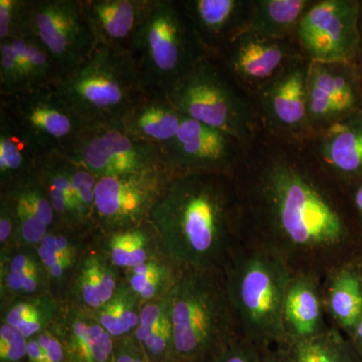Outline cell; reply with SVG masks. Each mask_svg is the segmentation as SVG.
Returning <instances> with one entry per match:
<instances>
[{"instance_id": "1", "label": "cell", "mask_w": 362, "mask_h": 362, "mask_svg": "<svg viewBox=\"0 0 362 362\" xmlns=\"http://www.w3.org/2000/svg\"><path fill=\"white\" fill-rule=\"evenodd\" d=\"M233 177L244 237L281 246V257L327 255L349 242L354 213L346 194L306 139L259 128Z\"/></svg>"}, {"instance_id": "2", "label": "cell", "mask_w": 362, "mask_h": 362, "mask_svg": "<svg viewBox=\"0 0 362 362\" xmlns=\"http://www.w3.org/2000/svg\"><path fill=\"white\" fill-rule=\"evenodd\" d=\"M149 221L162 252L183 270L223 272L244 237L235 180L218 173L175 176Z\"/></svg>"}, {"instance_id": "3", "label": "cell", "mask_w": 362, "mask_h": 362, "mask_svg": "<svg viewBox=\"0 0 362 362\" xmlns=\"http://www.w3.org/2000/svg\"><path fill=\"white\" fill-rule=\"evenodd\" d=\"M293 274L278 252H233L223 270L228 301L240 334L261 350L284 342L283 306Z\"/></svg>"}, {"instance_id": "4", "label": "cell", "mask_w": 362, "mask_h": 362, "mask_svg": "<svg viewBox=\"0 0 362 362\" xmlns=\"http://www.w3.org/2000/svg\"><path fill=\"white\" fill-rule=\"evenodd\" d=\"M173 359L209 362L238 334L223 272L185 270L169 294Z\"/></svg>"}, {"instance_id": "5", "label": "cell", "mask_w": 362, "mask_h": 362, "mask_svg": "<svg viewBox=\"0 0 362 362\" xmlns=\"http://www.w3.org/2000/svg\"><path fill=\"white\" fill-rule=\"evenodd\" d=\"M129 52L145 90L168 96L206 57L182 0H153Z\"/></svg>"}, {"instance_id": "6", "label": "cell", "mask_w": 362, "mask_h": 362, "mask_svg": "<svg viewBox=\"0 0 362 362\" xmlns=\"http://www.w3.org/2000/svg\"><path fill=\"white\" fill-rule=\"evenodd\" d=\"M54 88L86 125L119 122L146 92L130 52L102 44Z\"/></svg>"}, {"instance_id": "7", "label": "cell", "mask_w": 362, "mask_h": 362, "mask_svg": "<svg viewBox=\"0 0 362 362\" xmlns=\"http://www.w3.org/2000/svg\"><path fill=\"white\" fill-rule=\"evenodd\" d=\"M169 98L187 118L225 131L246 146L262 127L251 95L214 59H202Z\"/></svg>"}, {"instance_id": "8", "label": "cell", "mask_w": 362, "mask_h": 362, "mask_svg": "<svg viewBox=\"0 0 362 362\" xmlns=\"http://www.w3.org/2000/svg\"><path fill=\"white\" fill-rule=\"evenodd\" d=\"M59 156L99 178L139 173L164 165L160 147L137 141L119 122L86 125Z\"/></svg>"}, {"instance_id": "9", "label": "cell", "mask_w": 362, "mask_h": 362, "mask_svg": "<svg viewBox=\"0 0 362 362\" xmlns=\"http://www.w3.org/2000/svg\"><path fill=\"white\" fill-rule=\"evenodd\" d=\"M175 177L164 165L98 180L95 232L106 233L141 225Z\"/></svg>"}, {"instance_id": "10", "label": "cell", "mask_w": 362, "mask_h": 362, "mask_svg": "<svg viewBox=\"0 0 362 362\" xmlns=\"http://www.w3.org/2000/svg\"><path fill=\"white\" fill-rule=\"evenodd\" d=\"M359 0H313L296 30L312 63L352 62L359 44Z\"/></svg>"}, {"instance_id": "11", "label": "cell", "mask_w": 362, "mask_h": 362, "mask_svg": "<svg viewBox=\"0 0 362 362\" xmlns=\"http://www.w3.org/2000/svg\"><path fill=\"white\" fill-rule=\"evenodd\" d=\"M32 26L59 78L84 63L98 45L82 0H33Z\"/></svg>"}, {"instance_id": "12", "label": "cell", "mask_w": 362, "mask_h": 362, "mask_svg": "<svg viewBox=\"0 0 362 362\" xmlns=\"http://www.w3.org/2000/svg\"><path fill=\"white\" fill-rule=\"evenodd\" d=\"M246 149L235 136L187 117L175 138L162 147V156L173 176L199 173L233 176Z\"/></svg>"}, {"instance_id": "13", "label": "cell", "mask_w": 362, "mask_h": 362, "mask_svg": "<svg viewBox=\"0 0 362 362\" xmlns=\"http://www.w3.org/2000/svg\"><path fill=\"white\" fill-rule=\"evenodd\" d=\"M4 109L47 156L66 148L86 124L59 97L54 86L28 88L0 96Z\"/></svg>"}, {"instance_id": "14", "label": "cell", "mask_w": 362, "mask_h": 362, "mask_svg": "<svg viewBox=\"0 0 362 362\" xmlns=\"http://www.w3.org/2000/svg\"><path fill=\"white\" fill-rule=\"evenodd\" d=\"M310 64L305 57L295 59L252 95L262 127L268 132L298 139L310 135L307 96Z\"/></svg>"}, {"instance_id": "15", "label": "cell", "mask_w": 362, "mask_h": 362, "mask_svg": "<svg viewBox=\"0 0 362 362\" xmlns=\"http://www.w3.org/2000/svg\"><path fill=\"white\" fill-rule=\"evenodd\" d=\"M310 135L362 109V83L352 62L312 63L307 82Z\"/></svg>"}, {"instance_id": "16", "label": "cell", "mask_w": 362, "mask_h": 362, "mask_svg": "<svg viewBox=\"0 0 362 362\" xmlns=\"http://www.w3.org/2000/svg\"><path fill=\"white\" fill-rule=\"evenodd\" d=\"M302 57L304 54L296 37L270 40L245 32L214 59L252 96L290 63Z\"/></svg>"}, {"instance_id": "17", "label": "cell", "mask_w": 362, "mask_h": 362, "mask_svg": "<svg viewBox=\"0 0 362 362\" xmlns=\"http://www.w3.org/2000/svg\"><path fill=\"white\" fill-rule=\"evenodd\" d=\"M207 58L216 59L247 32L252 0H182Z\"/></svg>"}, {"instance_id": "18", "label": "cell", "mask_w": 362, "mask_h": 362, "mask_svg": "<svg viewBox=\"0 0 362 362\" xmlns=\"http://www.w3.org/2000/svg\"><path fill=\"white\" fill-rule=\"evenodd\" d=\"M306 140L326 173L342 187L362 175V109Z\"/></svg>"}, {"instance_id": "19", "label": "cell", "mask_w": 362, "mask_h": 362, "mask_svg": "<svg viewBox=\"0 0 362 362\" xmlns=\"http://www.w3.org/2000/svg\"><path fill=\"white\" fill-rule=\"evenodd\" d=\"M152 4L153 0H82L98 44L127 52Z\"/></svg>"}, {"instance_id": "20", "label": "cell", "mask_w": 362, "mask_h": 362, "mask_svg": "<svg viewBox=\"0 0 362 362\" xmlns=\"http://www.w3.org/2000/svg\"><path fill=\"white\" fill-rule=\"evenodd\" d=\"M185 118L168 95L144 92L126 110L119 124L133 139L162 149L175 138Z\"/></svg>"}, {"instance_id": "21", "label": "cell", "mask_w": 362, "mask_h": 362, "mask_svg": "<svg viewBox=\"0 0 362 362\" xmlns=\"http://www.w3.org/2000/svg\"><path fill=\"white\" fill-rule=\"evenodd\" d=\"M123 280V274L92 242L71 278L65 305L96 313L118 292Z\"/></svg>"}, {"instance_id": "22", "label": "cell", "mask_w": 362, "mask_h": 362, "mask_svg": "<svg viewBox=\"0 0 362 362\" xmlns=\"http://www.w3.org/2000/svg\"><path fill=\"white\" fill-rule=\"evenodd\" d=\"M16 214L20 246H35L56 226V216L39 173L0 188Z\"/></svg>"}, {"instance_id": "23", "label": "cell", "mask_w": 362, "mask_h": 362, "mask_svg": "<svg viewBox=\"0 0 362 362\" xmlns=\"http://www.w3.org/2000/svg\"><path fill=\"white\" fill-rule=\"evenodd\" d=\"M324 311V296L316 278L307 273L293 275L283 306L284 342L312 337L327 329Z\"/></svg>"}, {"instance_id": "24", "label": "cell", "mask_w": 362, "mask_h": 362, "mask_svg": "<svg viewBox=\"0 0 362 362\" xmlns=\"http://www.w3.org/2000/svg\"><path fill=\"white\" fill-rule=\"evenodd\" d=\"M51 293L49 274L37 247L21 246L0 256V304Z\"/></svg>"}, {"instance_id": "25", "label": "cell", "mask_w": 362, "mask_h": 362, "mask_svg": "<svg viewBox=\"0 0 362 362\" xmlns=\"http://www.w3.org/2000/svg\"><path fill=\"white\" fill-rule=\"evenodd\" d=\"M93 242L112 265L122 274L164 255L158 233L149 220L123 230L95 232Z\"/></svg>"}, {"instance_id": "26", "label": "cell", "mask_w": 362, "mask_h": 362, "mask_svg": "<svg viewBox=\"0 0 362 362\" xmlns=\"http://www.w3.org/2000/svg\"><path fill=\"white\" fill-rule=\"evenodd\" d=\"M69 362H111L115 340L89 312L65 305L61 320Z\"/></svg>"}, {"instance_id": "27", "label": "cell", "mask_w": 362, "mask_h": 362, "mask_svg": "<svg viewBox=\"0 0 362 362\" xmlns=\"http://www.w3.org/2000/svg\"><path fill=\"white\" fill-rule=\"evenodd\" d=\"M47 154L0 108V188L39 173Z\"/></svg>"}, {"instance_id": "28", "label": "cell", "mask_w": 362, "mask_h": 362, "mask_svg": "<svg viewBox=\"0 0 362 362\" xmlns=\"http://www.w3.org/2000/svg\"><path fill=\"white\" fill-rule=\"evenodd\" d=\"M324 303L333 320L349 337L362 315L361 268L343 265L331 272Z\"/></svg>"}, {"instance_id": "29", "label": "cell", "mask_w": 362, "mask_h": 362, "mask_svg": "<svg viewBox=\"0 0 362 362\" xmlns=\"http://www.w3.org/2000/svg\"><path fill=\"white\" fill-rule=\"evenodd\" d=\"M313 0H252L247 32L270 40L294 39Z\"/></svg>"}, {"instance_id": "30", "label": "cell", "mask_w": 362, "mask_h": 362, "mask_svg": "<svg viewBox=\"0 0 362 362\" xmlns=\"http://www.w3.org/2000/svg\"><path fill=\"white\" fill-rule=\"evenodd\" d=\"M39 175L54 209L56 225L95 233L84 225L78 213L68 159L59 154L47 156L39 170Z\"/></svg>"}, {"instance_id": "31", "label": "cell", "mask_w": 362, "mask_h": 362, "mask_svg": "<svg viewBox=\"0 0 362 362\" xmlns=\"http://www.w3.org/2000/svg\"><path fill=\"white\" fill-rule=\"evenodd\" d=\"M64 307L52 293L18 298L0 304V322L8 324L30 339L59 322Z\"/></svg>"}, {"instance_id": "32", "label": "cell", "mask_w": 362, "mask_h": 362, "mask_svg": "<svg viewBox=\"0 0 362 362\" xmlns=\"http://www.w3.org/2000/svg\"><path fill=\"white\" fill-rule=\"evenodd\" d=\"M288 362H362L349 339L327 328L304 339L290 340L278 346Z\"/></svg>"}, {"instance_id": "33", "label": "cell", "mask_w": 362, "mask_h": 362, "mask_svg": "<svg viewBox=\"0 0 362 362\" xmlns=\"http://www.w3.org/2000/svg\"><path fill=\"white\" fill-rule=\"evenodd\" d=\"M183 271L165 255H160L126 271L123 278L125 284L143 304L170 294Z\"/></svg>"}, {"instance_id": "34", "label": "cell", "mask_w": 362, "mask_h": 362, "mask_svg": "<svg viewBox=\"0 0 362 362\" xmlns=\"http://www.w3.org/2000/svg\"><path fill=\"white\" fill-rule=\"evenodd\" d=\"M142 302L125 282L108 303L93 314L115 341L133 337L141 313Z\"/></svg>"}, {"instance_id": "35", "label": "cell", "mask_w": 362, "mask_h": 362, "mask_svg": "<svg viewBox=\"0 0 362 362\" xmlns=\"http://www.w3.org/2000/svg\"><path fill=\"white\" fill-rule=\"evenodd\" d=\"M20 52L28 78V88L54 86L59 80V71L49 52L33 35L13 40Z\"/></svg>"}, {"instance_id": "36", "label": "cell", "mask_w": 362, "mask_h": 362, "mask_svg": "<svg viewBox=\"0 0 362 362\" xmlns=\"http://www.w3.org/2000/svg\"><path fill=\"white\" fill-rule=\"evenodd\" d=\"M37 249L49 274L52 294L65 304L69 285L81 261L71 259L44 240L37 245Z\"/></svg>"}, {"instance_id": "37", "label": "cell", "mask_w": 362, "mask_h": 362, "mask_svg": "<svg viewBox=\"0 0 362 362\" xmlns=\"http://www.w3.org/2000/svg\"><path fill=\"white\" fill-rule=\"evenodd\" d=\"M33 0H0V42L33 35Z\"/></svg>"}, {"instance_id": "38", "label": "cell", "mask_w": 362, "mask_h": 362, "mask_svg": "<svg viewBox=\"0 0 362 362\" xmlns=\"http://www.w3.org/2000/svg\"><path fill=\"white\" fill-rule=\"evenodd\" d=\"M68 161L71 185L75 192L81 218L88 228L95 232L93 218H94L96 187L99 177L75 162L69 159Z\"/></svg>"}, {"instance_id": "39", "label": "cell", "mask_w": 362, "mask_h": 362, "mask_svg": "<svg viewBox=\"0 0 362 362\" xmlns=\"http://www.w3.org/2000/svg\"><path fill=\"white\" fill-rule=\"evenodd\" d=\"M25 66L13 40L0 42V96L28 89Z\"/></svg>"}, {"instance_id": "40", "label": "cell", "mask_w": 362, "mask_h": 362, "mask_svg": "<svg viewBox=\"0 0 362 362\" xmlns=\"http://www.w3.org/2000/svg\"><path fill=\"white\" fill-rule=\"evenodd\" d=\"M28 342L20 331L0 322V362H28Z\"/></svg>"}, {"instance_id": "41", "label": "cell", "mask_w": 362, "mask_h": 362, "mask_svg": "<svg viewBox=\"0 0 362 362\" xmlns=\"http://www.w3.org/2000/svg\"><path fill=\"white\" fill-rule=\"evenodd\" d=\"M21 247L18 242V225L11 202L0 194V256Z\"/></svg>"}, {"instance_id": "42", "label": "cell", "mask_w": 362, "mask_h": 362, "mask_svg": "<svg viewBox=\"0 0 362 362\" xmlns=\"http://www.w3.org/2000/svg\"><path fill=\"white\" fill-rule=\"evenodd\" d=\"M209 362H262V350L240 335L221 349Z\"/></svg>"}, {"instance_id": "43", "label": "cell", "mask_w": 362, "mask_h": 362, "mask_svg": "<svg viewBox=\"0 0 362 362\" xmlns=\"http://www.w3.org/2000/svg\"><path fill=\"white\" fill-rule=\"evenodd\" d=\"M35 338L42 349L45 362H69L65 339L59 321L47 329L42 331Z\"/></svg>"}, {"instance_id": "44", "label": "cell", "mask_w": 362, "mask_h": 362, "mask_svg": "<svg viewBox=\"0 0 362 362\" xmlns=\"http://www.w3.org/2000/svg\"><path fill=\"white\" fill-rule=\"evenodd\" d=\"M111 362H150L141 345L134 337L124 338L115 341Z\"/></svg>"}, {"instance_id": "45", "label": "cell", "mask_w": 362, "mask_h": 362, "mask_svg": "<svg viewBox=\"0 0 362 362\" xmlns=\"http://www.w3.org/2000/svg\"><path fill=\"white\" fill-rule=\"evenodd\" d=\"M354 218L362 230V175L350 181L344 187Z\"/></svg>"}, {"instance_id": "46", "label": "cell", "mask_w": 362, "mask_h": 362, "mask_svg": "<svg viewBox=\"0 0 362 362\" xmlns=\"http://www.w3.org/2000/svg\"><path fill=\"white\" fill-rule=\"evenodd\" d=\"M358 28H359V44L358 49H357L356 58H354L352 63L356 66L357 73L361 77L362 83V0H359V18H358Z\"/></svg>"}, {"instance_id": "47", "label": "cell", "mask_w": 362, "mask_h": 362, "mask_svg": "<svg viewBox=\"0 0 362 362\" xmlns=\"http://www.w3.org/2000/svg\"><path fill=\"white\" fill-rule=\"evenodd\" d=\"M350 342L354 345L357 354L362 359V315L359 319L358 323L356 324V328L352 331L351 334L349 335Z\"/></svg>"}, {"instance_id": "48", "label": "cell", "mask_w": 362, "mask_h": 362, "mask_svg": "<svg viewBox=\"0 0 362 362\" xmlns=\"http://www.w3.org/2000/svg\"><path fill=\"white\" fill-rule=\"evenodd\" d=\"M262 362H288L280 349L262 350Z\"/></svg>"}, {"instance_id": "49", "label": "cell", "mask_w": 362, "mask_h": 362, "mask_svg": "<svg viewBox=\"0 0 362 362\" xmlns=\"http://www.w3.org/2000/svg\"><path fill=\"white\" fill-rule=\"evenodd\" d=\"M168 362H181V361H176V359H170V361H168Z\"/></svg>"}, {"instance_id": "50", "label": "cell", "mask_w": 362, "mask_h": 362, "mask_svg": "<svg viewBox=\"0 0 362 362\" xmlns=\"http://www.w3.org/2000/svg\"><path fill=\"white\" fill-rule=\"evenodd\" d=\"M361 274H362V266L361 267Z\"/></svg>"}]
</instances>
